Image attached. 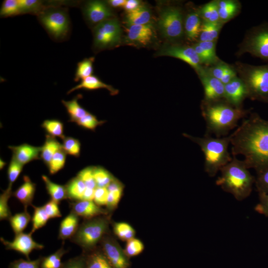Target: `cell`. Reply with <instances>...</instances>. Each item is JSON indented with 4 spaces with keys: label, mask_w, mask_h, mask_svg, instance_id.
<instances>
[{
    "label": "cell",
    "mask_w": 268,
    "mask_h": 268,
    "mask_svg": "<svg viewBox=\"0 0 268 268\" xmlns=\"http://www.w3.org/2000/svg\"><path fill=\"white\" fill-rule=\"evenodd\" d=\"M8 148L12 152V156L23 165L40 157L41 147L24 143L18 146H9Z\"/></svg>",
    "instance_id": "d6986e66"
},
{
    "label": "cell",
    "mask_w": 268,
    "mask_h": 268,
    "mask_svg": "<svg viewBox=\"0 0 268 268\" xmlns=\"http://www.w3.org/2000/svg\"><path fill=\"white\" fill-rule=\"evenodd\" d=\"M42 179L45 183L47 191L52 200L59 203L61 201L68 199L66 186L53 182L46 175H42Z\"/></svg>",
    "instance_id": "83f0119b"
},
{
    "label": "cell",
    "mask_w": 268,
    "mask_h": 268,
    "mask_svg": "<svg viewBox=\"0 0 268 268\" xmlns=\"http://www.w3.org/2000/svg\"><path fill=\"white\" fill-rule=\"evenodd\" d=\"M41 257L35 260H25L22 259L11 262L9 268H40Z\"/></svg>",
    "instance_id": "816d5d0a"
},
{
    "label": "cell",
    "mask_w": 268,
    "mask_h": 268,
    "mask_svg": "<svg viewBox=\"0 0 268 268\" xmlns=\"http://www.w3.org/2000/svg\"><path fill=\"white\" fill-rule=\"evenodd\" d=\"M230 135L232 154L242 155L248 169L268 166V120L252 113Z\"/></svg>",
    "instance_id": "6da1fadb"
},
{
    "label": "cell",
    "mask_w": 268,
    "mask_h": 268,
    "mask_svg": "<svg viewBox=\"0 0 268 268\" xmlns=\"http://www.w3.org/2000/svg\"><path fill=\"white\" fill-rule=\"evenodd\" d=\"M126 0H110L108 1L109 5L114 7L124 6Z\"/></svg>",
    "instance_id": "e7e4bbea"
},
{
    "label": "cell",
    "mask_w": 268,
    "mask_h": 268,
    "mask_svg": "<svg viewBox=\"0 0 268 268\" xmlns=\"http://www.w3.org/2000/svg\"><path fill=\"white\" fill-rule=\"evenodd\" d=\"M37 15L41 25L54 40L62 41L67 37L70 21L65 8L48 5Z\"/></svg>",
    "instance_id": "52a82bcc"
},
{
    "label": "cell",
    "mask_w": 268,
    "mask_h": 268,
    "mask_svg": "<svg viewBox=\"0 0 268 268\" xmlns=\"http://www.w3.org/2000/svg\"><path fill=\"white\" fill-rule=\"evenodd\" d=\"M101 88L107 89L112 95L118 93L117 89H115L111 85L104 83L97 76L92 75L81 80L78 84L69 89L67 94H70L74 91L80 89L92 90Z\"/></svg>",
    "instance_id": "7402d4cb"
},
{
    "label": "cell",
    "mask_w": 268,
    "mask_h": 268,
    "mask_svg": "<svg viewBox=\"0 0 268 268\" xmlns=\"http://www.w3.org/2000/svg\"><path fill=\"white\" fill-rule=\"evenodd\" d=\"M237 71L246 84L248 97L268 103V65L253 66L237 63Z\"/></svg>",
    "instance_id": "5b68a950"
},
{
    "label": "cell",
    "mask_w": 268,
    "mask_h": 268,
    "mask_svg": "<svg viewBox=\"0 0 268 268\" xmlns=\"http://www.w3.org/2000/svg\"><path fill=\"white\" fill-rule=\"evenodd\" d=\"M199 11L188 14L185 23V30L187 38L191 41L197 40L200 36L202 21Z\"/></svg>",
    "instance_id": "603a6c76"
},
{
    "label": "cell",
    "mask_w": 268,
    "mask_h": 268,
    "mask_svg": "<svg viewBox=\"0 0 268 268\" xmlns=\"http://www.w3.org/2000/svg\"><path fill=\"white\" fill-rule=\"evenodd\" d=\"M20 13H32L38 14L47 6L43 2L37 0H18Z\"/></svg>",
    "instance_id": "f35d334b"
},
{
    "label": "cell",
    "mask_w": 268,
    "mask_h": 268,
    "mask_svg": "<svg viewBox=\"0 0 268 268\" xmlns=\"http://www.w3.org/2000/svg\"><path fill=\"white\" fill-rule=\"evenodd\" d=\"M105 2L99 0H92L87 2L82 8L85 19L96 26L103 21L111 18L112 11Z\"/></svg>",
    "instance_id": "9a60e30c"
},
{
    "label": "cell",
    "mask_w": 268,
    "mask_h": 268,
    "mask_svg": "<svg viewBox=\"0 0 268 268\" xmlns=\"http://www.w3.org/2000/svg\"><path fill=\"white\" fill-rule=\"evenodd\" d=\"M180 59L193 67L198 74L203 68L195 49L192 47L180 45H169L162 48L159 53Z\"/></svg>",
    "instance_id": "7c38bea8"
},
{
    "label": "cell",
    "mask_w": 268,
    "mask_h": 268,
    "mask_svg": "<svg viewBox=\"0 0 268 268\" xmlns=\"http://www.w3.org/2000/svg\"><path fill=\"white\" fill-rule=\"evenodd\" d=\"M94 57L85 58L77 64L74 80L77 82L92 75L93 72Z\"/></svg>",
    "instance_id": "e575fe53"
},
{
    "label": "cell",
    "mask_w": 268,
    "mask_h": 268,
    "mask_svg": "<svg viewBox=\"0 0 268 268\" xmlns=\"http://www.w3.org/2000/svg\"><path fill=\"white\" fill-rule=\"evenodd\" d=\"M199 45L212 58L216 60H220L216 55V42H199Z\"/></svg>",
    "instance_id": "91938a15"
},
{
    "label": "cell",
    "mask_w": 268,
    "mask_h": 268,
    "mask_svg": "<svg viewBox=\"0 0 268 268\" xmlns=\"http://www.w3.org/2000/svg\"><path fill=\"white\" fill-rule=\"evenodd\" d=\"M115 234L121 240L128 241L134 238L135 234L134 229L126 222H116L113 225Z\"/></svg>",
    "instance_id": "b9f144b4"
},
{
    "label": "cell",
    "mask_w": 268,
    "mask_h": 268,
    "mask_svg": "<svg viewBox=\"0 0 268 268\" xmlns=\"http://www.w3.org/2000/svg\"><path fill=\"white\" fill-rule=\"evenodd\" d=\"M46 213L50 218H55L62 217L59 203L51 199L43 205Z\"/></svg>",
    "instance_id": "db71d44e"
},
{
    "label": "cell",
    "mask_w": 268,
    "mask_h": 268,
    "mask_svg": "<svg viewBox=\"0 0 268 268\" xmlns=\"http://www.w3.org/2000/svg\"><path fill=\"white\" fill-rule=\"evenodd\" d=\"M41 127L45 130L48 135L54 137H59L62 139L66 137L64 134V124L59 120H45Z\"/></svg>",
    "instance_id": "d590c367"
},
{
    "label": "cell",
    "mask_w": 268,
    "mask_h": 268,
    "mask_svg": "<svg viewBox=\"0 0 268 268\" xmlns=\"http://www.w3.org/2000/svg\"><path fill=\"white\" fill-rule=\"evenodd\" d=\"M237 77L236 71L230 66H228L224 72L220 81L224 85H225Z\"/></svg>",
    "instance_id": "94428289"
},
{
    "label": "cell",
    "mask_w": 268,
    "mask_h": 268,
    "mask_svg": "<svg viewBox=\"0 0 268 268\" xmlns=\"http://www.w3.org/2000/svg\"><path fill=\"white\" fill-rule=\"evenodd\" d=\"M127 39L130 42L146 45L153 39L154 32L149 23L145 25H129L127 30Z\"/></svg>",
    "instance_id": "ac0fdd59"
},
{
    "label": "cell",
    "mask_w": 268,
    "mask_h": 268,
    "mask_svg": "<svg viewBox=\"0 0 268 268\" xmlns=\"http://www.w3.org/2000/svg\"><path fill=\"white\" fill-rule=\"evenodd\" d=\"M256 173L255 185L258 194H268V166Z\"/></svg>",
    "instance_id": "7bdbcfd3"
},
{
    "label": "cell",
    "mask_w": 268,
    "mask_h": 268,
    "mask_svg": "<svg viewBox=\"0 0 268 268\" xmlns=\"http://www.w3.org/2000/svg\"><path fill=\"white\" fill-rule=\"evenodd\" d=\"M79 217L74 213L70 211L62 220L60 225L58 239L65 240L73 237L79 225Z\"/></svg>",
    "instance_id": "44dd1931"
},
{
    "label": "cell",
    "mask_w": 268,
    "mask_h": 268,
    "mask_svg": "<svg viewBox=\"0 0 268 268\" xmlns=\"http://www.w3.org/2000/svg\"><path fill=\"white\" fill-rule=\"evenodd\" d=\"M259 201L255 207V210L268 217V194H258Z\"/></svg>",
    "instance_id": "680465c9"
},
{
    "label": "cell",
    "mask_w": 268,
    "mask_h": 268,
    "mask_svg": "<svg viewBox=\"0 0 268 268\" xmlns=\"http://www.w3.org/2000/svg\"><path fill=\"white\" fill-rule=\"evenodd\" d=\"M83 254L87 268H113L102 250L94 249Z\"/></svg>",
    "instance_id": "d4e9b609"
},
{
    "label": "cell",
    "mask_w": 268,
    "mask_h": 268,
    "mask_svg": "<svg viewBox=\"0 0 268 268\" xmlns=\"http://www.w3.org/2000/svg\"><path fill=\"white\" fill-rule=\"evenodd\" d=\"M21 14L18 0H5L0 10L1 17H5Z\"/></svg>",
    "instance_id": "f6af8a7d"
},
{
    "label": "cell",
    "mask_w": 268,
    "mask_h": 268,
    "mask_svg": "<svg viewBox=\"0 0 268 268\" xmlns=\"http://www.w3.org/2000/svg\"><path fill=\"white\" fill-rule=\"evenodd\" d=\"M12 185L9 184L7 188L0 196V219L8 220L12 215L8 205V201L12 196Z\"/></svg>",
    "instance_id": "60d3db41"
},
{
    "label": "cell",
    "mask_w": 268,
    "mask_h": 268,
    "mask_svg": "<svg viewBox=\"0 0 268 268\" xmlns=\"http://www.w3.org/2000/svg\"><path fill=\"white\" fill-rule=\"evenodd\" d=\"M62 144L63 148L67 154L78 157L81 144L78 139L72 137H65Z\"/></svg>",
    "instance_id": "ee69618b"
},
{
    "label": "cell",
    "mask_w": 268,
    "mask_h": 268,
    "mask_svg": "<svg viewBox=\"0 0 268 268\" xmlns=\"http://www.w3.org/2000/svg\"><path fill=\"white\" fill-rule=\"evenodd\" d=\"M102 250L113 268H130L129 258L113 237L105 236L101 241Z\"/></svg>",
    "instance_id": "8fae6325"
},
{
    "label": "cell",
    "mask_w": 268,
    "mask_h": 268,
    "mask_svg": "<svg viewBox=\"0 0 268 268\" xmlns=\"http://www.w3.org/2000/svg\"><path fill=\"white\" fill-rule=\"evenodd\" d=\"M144 248L143 243L139 239L134 238L127 241L124 252L128 258H131L139 255Z\"/></svg>",
    "instance_id": "bcb514c9"
},
{
    "label": "cell",
    "mask_w": 268,
    "mask_h": 268,
    "mask_svg": "<svg viewBox=\"0 0 268 268\" xmlns=\"http://www.w3.org/2000/svg\"><path fill=\"white\" fill-rule=\"evenodd\" d=\"M82 98V95L78 94L69 101L63 100L62 102L67 109L69 115L70 122H76L77 120L85 116L88 112L82 108L78 103V99Z\"/></svg>",
    "instance_id": "f546056e"
},
{
    "label": "cell",
    "mask_w": 268,
    "mask_h": 268,
    "mask_svg": "<svg viewBox=\"0 0 268 268\" xmlns=\"http://www.w3.org/2000/svg\"><path fill=\"white\" fill-rule=\"evenodd\" d=\"M228 66L226 63L220 61L212 67L206 68V69L211 75L220 80Z\"/></svg>",
    "instance_id": "6f0895ef"
},
{
    "label": "cell",
    "mask_w": 268,
    "mask_h": 268,
    "mask_svg": "<svg viewBox=\"0 0 268 268\" xmlns=\"http://www.w3.org/2000/svg\"><path fill=\"white\" fill-rule=\"evenodd\" d=\"M151 14L146 7L140 5L134 10L128 12L126 20L129 25L148 24Z\"/></svg>",
    "instance_id": "4dcf8cb0"
},
{
    "label": "cell",
    "mask_w": 268,
    "mask_h": 268,
    "mask_svg": "<svg viewBox=\"0 0 268 268\" xmlns=\"http://www.w3.org/2000/svg\"><path fill=\"white\" fill-rule=\"evenodd\" d=\"M248 97V91L244 81L238 77L224 85V99L236 108H242L244 100Z\"/></svg>",
    "instance_id": "2e32d148"
},
{
    "label": "cell",
    "mask_w": 268,
    "mask_h": 268,
    "mask_svg": "<svg viewBox=\"0 0 268 268\" xmlns=\"http://www.w3.org/2000/svg\"><path fill=\"white\" fill-rule=\"evenodd\" d=\"M32 234L21 233L15 235L13 241H8L0 238V241L6 250H14L24 255L28 260H30L29 255L34 250H41L44 246L37 243L32 237Z\"/></svg>",
    "instance_id": "5bb4252c"
},
{
    "label": "cell",
    "mask_w": 268,
    "mask_h": 268,
    "mask_svg": "<svg viewBox=\"0 0 268 268\" xmlns=\"http://www.w3.org/2000/svg\"><path fill=\"white\" fill-rule=\"evenodd\" d=\"M6 165V163L4 162L1 158L0 159V169H2Z\"/></svg>",
    "instance_id": "03108f58"
},
{
    "label": "cell",
    "mask_w": 268,
    "mask_h": 268,
    "mask_svg": "<svg viewBox=\"0 0 268 268\" xmlns=\"http://www.w3.org/2000/svg\"><path fill=\"white\" fill-rule=\"evenodd\" d=\"M107 188L97 187L94 192L93 201L98 205H106L108 197Z\"/></svg>",
    "instance_id": "9f6ffc18"
},
{
    "label": "cell",
    "mask_w": 268,
    "mask_h": 268,
    "mask_svg": "<svg viewBox=\"0 0 268 268\" xmlns=\"http://www.w3.org/2000/svg\"><path fill=\"white\" fill-rule=\"evenodd\" d=\"M94 45L98 49H105L118 44L121 39V28L119 21L109 18L94 27Z\"/></svg>",
    "instance_id": "9c48e42d"
},
{
    "label": "cell",
    "mask_w": 268,
    "mask_h": 268,
    "mask_svg": "<svg viewBox=\"0 0 268 268\" xmlns=\"http://www.w3.org/2000/svg\"><path fill=\"white\" fill-rule=\"evenodd\" d=\"M95 190L86 188L82 200L93 201Z\"/></svg>",
    "instance_id": "be15d7a7"
},
{
    "label": "cell",
    "mask_w": 268,
    "mask_h": 268,
    "mask_svg": "<svg viewBox=\"0 0 268 268\" xmlns=\"http://www.w3.org/2000/svg\"><path fill=\"white\" fill-rule=\"evenodd\" d=\"M60 268H87L84 254L83 253L63 263Z\"/></svg>",
    "instance_id": "f5cc1de1"
},
{
    "label": "cell",
    "mask_w": 268,
    "mask_h": 268,
    "mask_svg": "<svg viewBox=\"0 0 268 268\" xmlns=\"http://www.w3.org/2000/svg\"><path fill=\"white\" fill-rule=\"evenodd\" d=\"M36 191V184L30 178L26 175L23 176V183L14 192L12 196L16 198L27 208L32 205Z\"/></svg>",
    "instance_id": "ffe728a7"
},
{
    "label": "cell",
    "mask_w": 268,
    "mask_h": 268,
    "mask_svg": "<svg viewBox=\"0 0 268 268\" xmlns=\"http://www.w3.org/2000/svg\"><path fill=\"white\" fill-rule=\"evenodd\" d=\"M123 190L108 191L106 206L109 210H113L118 205L122 196Z\"/></svg>",
    "instance_id": "11a10c76"
},
{
    "label": "cell",
    "mask_w": 268,
    "mask_h": 268,
    "mask_svg": "<svg viewBox=\"0 0 268 268\" xmlns=\"http://www.w3.org/2000/svg\"><path fill=\"white\" fill-rule=\"evenodd\" d=\"M183 135L197 144L203 153L204 170L209 177L215 176L221 169L232 159L229 151L230 135L212 137L206 134L203 137L195 136L186 133Z\"/></svg>",
    "instance_id": "277c9868"
},
{
    "label": "cell",
    "mask_w": 268,
    "mask_h": 268,
    "mask_svg": "<svg viewBox=\"0 0 268 268\" xmlns=\"http://www.w3.org/2000/svg\"><path fill=\"white\" fill-rule=\"evenodd\" d=\"M140 2L136 0H126V3L124 5L125 8L128 11V12L132 11L137 8L140 6Z\"/></svg>",
    "instance_id": "6125c7cd"
},
{
    "label": "cell",
    "mask_w": 268,
    "mask_h": 268,
    "mask_svg": "<svg viewBox=\"0 0 268 268\" xmlns=\"http://www.w3.org/2000/svg\"><path fill=\"white\" fill-rule=\"evenodd\" d=\"M158 25L162 35L171 40L180 38L183 33V16L180 8L169 6L163 9Z\"/></svg>",
    "instance_id": "30bf717a"
},
{
    "label": "cell",
    "mask_w": 268,
    "mask_h": 268,
    "mask_svg": "<svg viewBox=\"0 0 268 268\" xmlns=\"http://www.w3.org/2000/svg\"><path fill=\"white\" fill-rule=\"evenodd\" d=\"M220 20L223 23L236 15L240 5L237 1L231 0H217Z\"/></svg>",
    "instance_id": "cb8c5ba5"
},
{
    "label": "cell",
    "mask_w": 268,
    "mask_h": 268,
    "mask_svg": "<svg viewBox=\"0 0 268 268\" xmlns=\"http://www.w3.org/2000/svg\"><path fill=\"white\" fill-rule=\"evenodd\" d=\"M93 176L97 187L107 188L115 177L102 167H93Z\"/></svg>",
    "instance_id": "74e56055"
},
{
    "label": "cell",
    "mask_w": 268,
    "mask_h": 268,
    "mask_svg": "<svg viewBox=\"0 0 268 268\" xmlns=\"http://www.w3.org/2000/svg\"><path fill=\"white\" fill-rule=\"evenodd\" d=\"M23 166L12 156L7 172L9 184H12L16 181L22 171Z\"/></svg>",
    "instance_id": "681fc988"
},
{
    "label": "cell",
    "mask_w": 268,
    "mask_h": 268,
    "mask_svg": "<svg viewBox=\"0 0 268 268\" xmlns=\"http://www.w3.org/2000/svg\"><path fill=\"white\" fill-rule=\"evenodd\" d=\"M204 89L205 102H213L224 99V85L203 68L198 73Z\"/></svg>",
    "instance_id": "4fadbf2b"
},
{
    "label": "cell",
    "mask_w": 268,
    "mask_h": 268,
    "mask_svg": "<svg viewBox=\"0 0 268 268\" xmlns=\"http://www.w3.org/2000/svg\"><path fill=\"white\" fill-rule=\"evenodd\" d=\"M199 12L202 21L212 23L221 22L217 0L205 4L201 8Z\"/></svg>",
    "instance_id": "d6a6232c"
},
{
    "label": "cell",
    "mask_w": 268,
    "mask_h": 268,
    "mask_svg": "<svg viewBox=\"0 0 268 268\" xmlns=\"http://www.w3.org/2000/svg\"><path fill=\"white\" fill-rule=\"evenodd\" d=\"M193 47L199 57L201 64L206 65H215L220 61L212 58L198 43L194 44Z\"/></svg>",
    "instance_id": "f907efd6"
},
{
    "label": "cell",
    "mask_w": 268,
    "mask_h": 268,
    "mask_svg": "<svg viewBox=\"0 0 268 268\" xmlns=\"http://www.w3.org/2000/svg\"><path fill=\"white\" fill-rule=\"evenodd\" d=\"M249 53L268 61V22L254 27L243 41L240 53Z\"/></svg>",
    "instance_id": "ba28073f"
},
{
    "label": "cell",
    "mask_w": 268,
    "mask_h": 268,
    "mask_svg": "<svg viewBox=\"0 0 268 268\" xmlns=\"http://www.w3.org/2000/svg\"><path fill=\"white\" fill-rule=\"evenodd\" d=\"M65 186L68 199L73 201L83 200L86 187L82 180L78 176L71 179Z\"/></svg>",
    "instance_id": "f1b7e54d"
},
{
    "label": "cell",
    "mask_w": 268,
    "mask_h": 268,
    "mask_svg": "<svg viewBox=\"0 0 268 268\" xmlns=\"http://www.w3.org/2000/svg\"><path fill=\"white\" fill-rule=\"evenodd\" d=\"M243 160L233 156L232 160L220 170L216 184L224 191L232 195L238 201L248 197L255 184V177L250 172Z\"/></svg>",
    "instance_id": "3957f363"
},
{
    "label": "cell",
    "mask_w": 268,
    "mask_h": 268,
    "mask_svg": "<svg viewBox=\"0 0 268 268\" xmlns=\"http://www.w3.org/2000/svg\"><path fill=\"white\" fill-rule=\"evenodd\" d=\"M79 126L84 129L94 131L98 126L105 123L104 121H99L96 117L88 112L85 116L75 122Z\"/></svg>",
    "instance_id": "7dc6e473"
},
{
    "label": "cell",
    "mask_w": 268,
    "mask_h": 268,
    "mask_svg": "<svg viewBox=\"0 0 268 268\" xmlns=\"http://www.w3.org/2000/svg\"><path fill=\"white\" fill-rule=\"evenodd\" d=\"M71 211L79 217L89 219L105 215L107 212L97 205L93 201L81 200L70 203Z\"/></svg>",
    "instance_id": "e0dca14e"
},
{
    "label": "cell",
    "mask_w": 268,
    "mask_h": 268,
    "mask_svg": "<svg viewBox=\"0 0 268 268\" xmlns=\"http://www.w3.org/2000/svg\"><path fill=\"white\" fill-rule=\"evenodd\" d=\"M41 147L40 157L47 166L56 152L63 148L62 144L56 137L48 134H46L45 141Z\"/></svg>",
    "instance_id": "484cf974"
},
{
    "label": "cell",
    "mask_w": 268,
    "mask_h": 268,
    "mask_svg": "<svg viewBox=\"0 0 268 268\" xmlns=\"http://www.w3.org/2000/svg\"><path fill=\"white\" fill-rule=\"evenodd\" d=\"M67 252L62 246L54 253L41 257L40 268H60L63 264L61 259Z\"/></svg>",
    "instance_id": "836d02e7"
},
{
    "label": "cell",
    "mask_w": 268,
    "mask_h": 268,
    "mask_svg": "<svg viewBox=\"0 0 268 268\" xmlns=\"http://www.w3.org/2000/svg\"><path fill=\"white\" fill-rule=\"evenodd\" d=\"M31 216L24 208L23 212L11 215L8 219L10 226L15 235L22 233L31 220Z\"/></svg>",
    "instance_id": "1f68e13d"
},
{
    "label": "cell",
    "mask_w": 268,
    "mask_h": 268,
    "mask_svg": "<svg viewBox=\"0 0 268 268\" xmlns=\"http://www.w3.org/2000/svg\"><path fill=\"white\" fill-rule=\"evenodd\" d=\"M109 230V220L105 216H98L85 219L79 224L71 242L80 246L84 253L95 249Z\"/></svg>",
    "instance_id": "8992f818"
},
{
    "label": "cell",
    "mask_w": 268,
    "mask_h": 268,
    "mask_svg": "<svg viewBox=\"0 0 268 268\" xmlns=\"http://www.w3.org/2000/svg\"><path fill=\"white\" fill-rule=\"evenodd\" d=\"M32 206L34 208V212L32 217V227L30 233L33 234L37 230L45 226L50 218L43 206H36L33 204Z\"/></svg>",
    "instance_id": "8d00e7d4"
},
{
    "label": "cell",
    "mask_w": 268,
    "mask_h": 268,
    "mask_svg": "<svg viewBox=\"0 0 268 268\" xmlns=\"http://www.w3.org/2000/svg\"><path fill=\"white\" fill-rule=\"evenodd\" d=\"M67 154L62 148L53 155L47 166L50 174L54 175L64 168L66 163Z\"/></svg>",
    "instance_id": "ab89813d"
},
{
    "label": "cell",
    "mask_w": 268,
    "mask_h": 268,
    "mask_svg": "<svg viewBox=\"0 0 268 268\" xmlns=\"http://www.w3.org/2000/svg\"><path fill=\"white\" fill-rule=\"evenodd\" d=\"M247 113V110L236 108L225 100L213 102L202 101L201 104V114L205 122L206 134H212L217 137L226 136Z\"/></svg>",
    "instance_id": "7a4b0ae2"
},
{
    "label": "cell",
    "mask_w": 268,
    "mask_h": 268,
    "mask_svg": "<svg viewBox=\"0 0 268 268\" xmlns=\"http://www.w3.org/2000/svg\"><path fill=\"white\" fill-rule=\"evenodd\" d=\"M223 23H212L202 21L199 36V42H216Z\"/></svg>",
    "instance_id": "4316f807"
},
{
    "label": "cell",
    "mask_w": 268,
    "mask_h": 268,
    "mask_svg": "<svg viewBox=\"0 0 268 268\" xmlns=\"http://www.w3.org/2000/svg\"><path fill=\"white\" fill-rule=\"evenodd\" d=\"M85 184L86 188L95 189L97 187L93 176V167H87L81 170L77 175Z\"/></svg>",
    "instance_id": "c3c4849f"
}]
</instances>
